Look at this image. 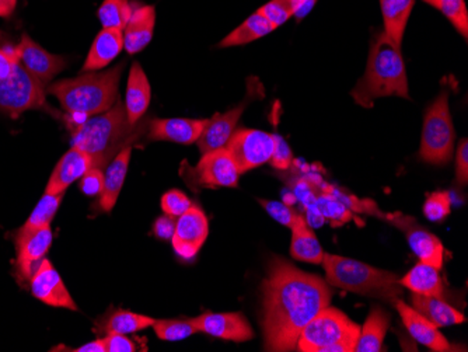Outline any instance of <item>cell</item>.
I'll use <instances>...</instances> for the list:
<instances>
[{
	"label": "cell",
	"instance_id": "cell-1",
	"mask_svg": "<svg viewBox=\"0 0 468 352\" xmlns=\"http://www.w3.org/2000/svg\"><path fill=\"white\" fill-rule=\"evenodd\" d=\"M261 325L267 351H292L307 323L331 304L333 291L317 275L273 259L262 281Z\"/></svg>",
	"mask_w": 468,
	"mask_h": 352
},
{
	"label": "cell",
	"instance_id": "cell-2",
	"mask_svg": "<svg viewBox=\"0 0 468 352\" xmlns=\"http://www.w3.org/2000/svg\"><path fill=\"white\" fill-rule=\"evenodd\" d=\"M147 123L139 121L131 125L123 102L118 100L112 109L101 114L91 115L79 125L69 127L72 148L80 149L90 155L94 167L104 170L115 155L141 138Z\"/></svg>",
	"mask_w": 468,
	"mask_h": 352
},
{
	"label": "cell",
	"instance_id": "cell-3",
	"mask_svg": "<svg viewBox=\"0 0 468 352\" xmlns=\"http://www.w3.org/2000/svg\"><path fill=\"white\" fill-rule=\"evenodd\" d=\"M355 102L370 109L380 97H404L410 100L409 78L401 55V47L393 43L385 33L375 34L370 46L367 70L354 91Z\"/></svg>",
	"mask_w": 468,
	"mask_h": 352
},
{
	"label": "cell",
	"instance_id": "cell-4",
	"mask_svg": "<svg viewBox=\"0 0 468 352\" xmlns=\"http://www.w3.org/2000/svg\"><path fill=\"white\" fill-rule=\"evenodd\" d=\"M125 62L104 72H84L78 78L55 81L47 88V93L57 97L68 114L84 117L101 114L118 101L121 76Z\"/></svg>",
	"mask_w": 468,
	"mask_h": 352
},
{
	"label": "cell",
	"instance_id": "cell-5",
	"mask_svg": "<svg viewBox=\"0 0 468 352\" xmlns=\"http://www.w3.org/2000/svg\"><path fill=\"white\" fill-rule=\"evenodd\" d=\"M322 264L330 285L357 295L393 302L402 293L399 275L335 254L324 253Z\"/></svg>",
	"mask_w": 468,
	"mask_h": 352
},
{
	"label": "cell",
	"instance_id": "cell-6",
	"mask_svg": "<svg viewBox=\"0 0 468 352\" xmlns=\"http://www.w3.org/2000/svg\"><path fill=\"white\" fill-rule=\"evenodd\" d=\"M454 139L456 133L449 109V91L443 89L425 112L418 156L430 165H448L453 157Z\"/></svg>",
	"mask_w": 468,
	"mask_h": 352
},
{
	"label": "cell",
	"instance_id": "cell-7",
	"mask_svg": "<svg viewBox=\"0 0 468 352\" xmlns=\"http://www.w3.org/2000/svg\"><path fill=\"white\" fill-rule=\"evenodd\" d=\"M360 327L344 312L328 304L320 310L302 330L296 347L302 352H323V349L341 341L359 338Z\"/></svg>",
	"mask_w": 468,
	"mask_h": 352
},
{
	"label": "cell",
	"instance_id": "cell-8",
	"mask_svg": "<svg viewBox=\"0 0 468 352\" xmlns=\"http://www.w3.org/2000/svg\"><path fill=\"white\" fill-rule=\"evenodd\" d=\"M31 110L55 112L47 101V89L18 65L12 76L0 80V112L17 118Z\"/></svg>",
	"mask_w": 468,
	"mask_h": 352
},
{
	"label": "cell",
	"instance_id": "cell-9",
	"mask_svg": "<svg viewBox=\"0 0 468 352\" xmlns=\"http://www.w3.org/2000/svg\"><path fill=\"white\" fill-rule=\"evenodd\" d=\"M240 170L229 154L228 149L207 152L202 155L198 165L183 173L189 187L196 188H236L240 178Z\"/></svg>",
	"mask_w": 468,
	"mask_h": 352
},
{
	"label": "cell",
	"instance_id": "cell-10",
	"mask_svg": "<svg viewBox=\"0 0 468 352\" xmlns=\"http://www.w3.org/2000/svg\"><path fill=\"white\" fill-rule=\"evenodd\" d=\"M275 148V135L260 130L234 131L226 149L238 165L240 173L270 162Z\"/></svg>",
	"mask_w": 468,
	"mask_h": 352
},
{
	"label": "cell",
	"instance_id": "cell-11",
	"mask_svg": "<svg viewBox=\"0 0 468 352\" xmlns=\"http://www.w3.org/2000/svg\"><path fill=\"white\" fill-rule=\"evenodd\" d=\"M54 235L51 226H46L33 232H21L16 235V272L20 283H28L31 275L38 267L39 261L48 253Z\"/></svg>",
	"mask_w": 468,
	"mask_h": 352
},
{
	"label": "cell",
	"instance_id": "cell-12",
	"mask_svg": "<svg viewBox=\"0 0 468 352\" xmlns=\"http://www.w3.org/2000/svg\"><path fill=\"white\" fill-rule=\"evenodd\" d=\"M17 48L21 67L46 89L51 85L55 76L67 68L68 60L65 58L49 54L27 34L21 36Z\"/></svg>",
	"mask_w": 468,
	"mask_h": 352
},
{
	"label": "cell",
	"instance_id": "cell-13",
	"mask_svg": "<svg viewBox=\"0 0 468 352\" xmlns=\"http://www.w3.org/2000/svg\"><path fill=\"white\" fill-rule=\"evenodd\" d=\"M207 233L209 223L207 215L199 207L193 205L176 220L175 235L172 238L176 253L184 260L194 259L207 241Z\"/></svg>",
	"mask_w": 468,
	"mask_h": 352
},
{
	"label": "cell",
	"instance_id": "cell-14",
	"mask_svg": "<svg viewBox=\"0 0 468 352\" xmlns=\"http://www.w3.org/2000/svg\"><path fill=\"white\" fill-rule=\"evenodd\" d=\"M388 222L406 233L410 247L420 261L441 268L444 259V249L441 241L432 233L423 229L422 226L409 215L388 214Z\"/></svg>",
	"mask_w": 468,
	"mask_h": 352
},
{
	"label": "cell",
	"instance_id": "cell-15",
	"mask_svg": "<svg viewBox=\"0 0 468 352\" xmlns=\"http://www.w3.org/2000/svg\"><path fill=\"white\" fill-rule=\"evenodd\" d=\"M31 293L34 298L44 302L52 307H63V309L78 310L75 301L70 296L69 291L63 283L59 272L55 270L52 262L47 257L39 261L36 272L31 275L30 281Z\"/></svg>",
	"mask_w": 468,
	"mask_h": 352
},
{
	"label": "cell",
	"instance_id": "cell-16",
	"mask_svg": "<svg viewBox=\"0 0 468 352\" xmlns=\"http://www.w3.org/2000/svg\"><path fill=\"white\" fill-rule=\"evenodd\" d=\"M198 333L212 336L220 340L244 343L252 340L254 331L249 320L241 314H204L193 317Z\"/></svg>",
	"mask_w": 468,
	"mask_h": 352
},
{
	"label": "cell",
	"instance_id": "cell-17",
	"mask_svg": "<svg viewBox=\"0 0 468 352\" xmlns=\"http://www.w3.org/2000/svg\"><path fill=\"white\" fill-rule=\"evenodd\" d=\"M207 123V120L191 118H154L147 123V139L181 144H196Z\"/></svg>",
	"mask_w": 468,
	"mask_h": 352
},
{
	"label": "cell",
	"instance_id": "cell-18",
	"mask_svg": "<svg viewBox=\"0 0 468 352\" xmlns=\"http://www.w3.org/2000/svg\"><path fill=\"white\" fill-rule=\"evenodd\" d=\"M156 25V7L152 5L133 4L130 20L122 30L123 48L130 55L144 51L154 38Z\"/></svg>",
	"mask_w": 468,
	"mask_h": 352
},
{
	"label": "cell",
	"instance_id": "cell-19",
	"mask_svg": "<svg viewBox=\"0 0 468 352\" xmlns=\"http://www.w3.org/2000/svg\"><path fill=\"white\" fill-rule=\"evenodd\" d=\"M93 167L94 160L90 155L78 148H70L55 165L47 184L46 193L65 194L68 187L75 181L80 180Z\"/></svg>",
	"mask_w": 468,
	"mask_h": 352
},
{
	"label": "cell",
	"instance_id": "cell-20",
	"mask_svg": "<svg viewBox=\"0 0 468 352\" xmlns=\"http://www.w3.org/2000/svg\"><path fill=\"white\" fill-rule=\"evenodd\" d=\"M249 101L250 99L244 100L238 107L229 110L225 114H215L214 117L207 120L201 136L197 141L201 155L226 148L229 139L236 131V125H238L241 114L249 106Z\"/></svg>",
	"mask_w": 468,
	"mask_h": 352
},
{
	"label": "cell",
	"instance_id": "cell-21",
	"mask_svg": "<svg viewBox=\"0 0 468 352\" xmlns=\"http://www.w3.org/2000/svg\"><path fill=\"white\" fill-rule=\"evenodd\" d=\"M394 304H396L397 312L401 316L402 323L406 325L410 335L418 343L428 347L432 351H451V343L444 338V336L439 331V327H436L427 317L420 315L414 307L399 301V299H396Z\"/></svg>",
	"mask_w": 468,
	"mask_h": 352
},
{
	"label": "cell",
	"instance_id": "cell-22",
	"mask_svg": "<svg viewBox=\"0 0 468 352\" xmlns=\"http://www.w3.org/2000/svg\"><path fill=\"white\" fill-rule=\"evenodd\" d=\"M133 144H126L109 163L104 173V187L100 194L99 207L101 211L112 212L122 190L123 181L133 156Z\"/></svg>",
	"mask_w": 468,
	"mask_h": 352
},
{
	"label": "cell",
	"instance_id": "cell-23",
	"mask_svg": "<svg viewBox=\"0 0 468 352\" xmlns=\"http://www.w3.org/2000/svg\"><path fill=\"white\" fill-rule=\"evenodd\" d=\"M152 89L146 73L138 62L131 68L128 83H126L125 112L131 125H136L146 114L151 104Z\"/></svg>",
	"mask_w": 468,
	"mask_h": 352
},
{
	"label": "cell",
	"instance_id": "cell-24",
	"mask_svg": "<svg viewBox=\"0 0 468 352\" xmlns=\"http://www.w3.org/2000/svg\"><path fill=\"white\" fill-rule=\"evenodd\" d=\"M122 31L114 28H102L93 44L88 58L84 60L83 72H96L109 67L112 60L122 52Z\"/></svg>",
	"mask_w": 468,
	"mask_h": 352
},
{
	"label": "cell",
	"instance_id": "cell-25",
	"mask_svg": "<svg viewBox=\"0 0 468 352\" xmlns=\"http://www.w3.org/2000/svg\"><path fill=\"white\" fill-rule=\"evenodd\" d=\"M399 285L418 295L436 296L441 299L446 295L441 268L427 262H418L406 277L399 280Z\"/></svg>",
	"mask_w": 468,
	"mask_h": 352
},
{
	"label": "cell",
	"instance_id": "cell-26",
	"mask_svg": "<svg viewBox=\"0 0 468 352\" xmlns=\"http://www.w3.org/2000/svg\"><path fill=\"white\" fill-rule=\"evenodd\" d=\"M292 229L291 254L293 259L310 264H322L324 251L317 236L303 217L297 215Z\"/></svg>",
	"mask_w": 468,
	"mask_h": 352
},
{
	"label": "cell",
	"instance_id": "cell-27",
	"mask_svg": "<svg viewBox=\"0 0 468 352\" xmlns=\"http://www.w3.org/2000/svg\"><path fill=\"white\" fill-rule=\"evenodd\" d=\"M412 307L427 317L436 327H451L465 322L464 315L456 307L436 296L412 295Z\"/></svg>",
	"mask_w": 468,
	"mask_h": 352
},
{
	"label": "cell",
	"instance_id": "cell-28",
	"mask_svg": "<svg viewBox=\"0 0 468 352\" xmlns=\"http://www.w3.org/2000/svg\"><path fill=\"white\" fill-rule=\"evenodd\" d=\"M388 327H390V315L381 307H373L367 322L360 328L355 351L380 352L383 349V343H385Z\"/></svg>",
	"mask_w": 468,
	"mask_h": 352
},
{
	"label": "cell",
	"instance_id": "cell-29",
	"mask_svg": "<svg viewBox=\"0 0 468 352\" xmlns=\"http://www.w3.org/2000/svg\"><path fill=\"white\" fill-rule=\"evenodd\" d=\"M414 6L415 0H380L381 15L385 22L383 33L399 47H401Z\"/></svg>",
	"mask_w": 468,
	"mask_h": 352
},
{
	"label": "cell",
	"instance_id": "cell-30",
	"mask_svg": "<svg viewBox=\"0 0 468 352\" xmlns=\"http://www.w3.org/2000/svg\"><path fill=\"white\" fill-rule=\"evenodd\" d=\"M273 30H275V26L268 22L261 13L255 12L247 18L246 22L241 23L236 30L231 31L226 38H223L219 47L220 48H229V47L246 46L255 39L268 36Z\"/></svg>",
	"mask_w": 468,
	"mask_h": 352
},
{
	"label": "cell",
	"instance_id": "cell-31",
	"mask_svg": "<svg viewBox=\"0 0 468 352\" xmlns=\"http://www.w3.org/2000/svg\"><path fill=\"white\" fill-rule=\"evenodd\" d=\"M315 205L324 220L333 228H339L354 219V212L328 190L327 183H322L320 186V193L315 196Z\"/></svg>",
	"mask_w": 468,
	"mask_h": 352
},
{
	"label": "cell",
	"instance_id": "cell-32",
	"mask_svg": "<svg viewBox=\"0 0 468 352\" xmlns=\"http://www.w3.org/2000/svg\"><path fill=\"white\" fill-rule=\"evenodd\" d=\"M63 194L46 193L39 199L34 211L31 212L25 225L21 226V232H33V230L41 229L46 226H51L52 219L59 209L60 202H62Z\"/></svg>",
	"mask_w": 468,
	"mask_h": 352
},
{
	"label": "cell",
	"instance_id": "cell-33",
	"mask_svg": "<svg viewBox=\"0 0 468 352\" xmlns=\"http://www.w3.org/2000/svg\"><path fill=\"white\" fill-rule=\"evenodd\" d=\"M154 319L144 315L133 314L130 310H117L105 323L107 333L118 335H133L154 325Z\"/></svg>",
	"mask_w": 468,
	"mask_h": 352
},
{
	"label": "cell",
	"instance_id": "cell-34",
	"mask_svg": "<svg viewBox=\"0 0 468 352\" xmlns=\"http://www.w3.org/2000/svg\"><path fill=\"white\" fill-rule=\"evenodd\" d=\"M133 13L131 0H102L97 17L102 28H114L122 31Z\"/></svg>",
	"mask_w": 468,
	"mask_h": 352
},
{
	"label": "cell",
	"instance_id": "cell-35",
	"mask_svg": "<svg viewBox=\"0 0 468 352\" xmlns=\"http://www.w3.org/2000/svg\"><path fill=\"white\" fill-rule=\"evenodd\" d=\"M154 333L163 341H181L198 333L193 319L154 320Z\"/></svg>",
	"mask_w": 468,
	"mask_h": 352
},
{
	"label": "cell",
	"instance_id": "cell-36",
	"mask_svg": "<svg viewBox=\"0 0 468 352\" xmlns=\"http://www.w3.org/2000/svg\"><path fill=\"white\" fill-rule=\"evenodd\" d=\"M435 6L464 38L468 36V12L464 0H435Z\"/></svg>",
	"mask_w": 468,
	"mask_h": 352
},
{
	"label": "cell",
	"instance_id": "cell-37",
	"mask_svg": "<svg viewBox=\"0 0 468 352\" xmlns=\"http://www.w3.org/2000/svg\"><path fill=\"white\" fill-rule=\"evenodd\" d=\"M20 65L17 44L4 31H0V80L9 78Z\"/></svg>",
	"mask_w": 468,
	"mask_h": 352
},
{
	"label": "cell",
	"instance_id": "cell-38",
	"mask_svg": "<svg viewBox=\"0 0 468 352\" xmlns=\"http://www.w3.org/2000/svg\"><path fill=\"white\" fill-rule=\"evenodd\" d=\"M452 199L446 191H436L428 196L423 204V214L431 222H443L451 215Z\"/></svg>",
	"mask_w": 468,
	"mask_h": 352
},
{
	"label": "cell",
	"instance_id": "cell-39",
	"mask_svg": "<svg viewBox=\"0 0 468 352\" xmlns=\"http://www.w3.org/2000/svg\"><path fill=\"white\" fill-rule=\"evenodd\" d=\"M327 188L339 201H343L352 212L372 215V217H378L385 220L386 218H388V214L381 212L380 209L378 208L376 202L370 201V199L356 198V197L351 196V194L343 193L338 187H334L331 184H327Z\"/></svg>",
	"mask_w": 468,
	"mask_h": 352
},
{
	"label": "cell",
	"instance_id": "cell-40",
	"mask_svg": "<svg viewBox=\"0 0 468 352\" xmlns=\"http://www.w3.org/2000/svg\"><path fill=\"white\" fill-rule=\"evenodd\" d=\"M261 13L268 22L276 27L285 25L289 18L293 17V6L292 0H270L267 5L257 10Z\"/></svg>",
	"mask_w": 468,
	"mask_h": 352
},
{
	"label": "cell",
	"instance_id": "cell-41",
	"mask_svg": "<svg viewBox=\"0 0 468 352\" xmlns=\"http://www.w3.org/2000/svg\"><path fill=\"white\" fill-rule=\"evenodd\" d=\"M193 201L180 190H170L162 197V209L165 215L176 218L177 219L181 215L186 214L191 207Z\"/></svg>",
	"mask_w": 468,
	"mask_h": 352
},
{
	"label": "cell",
	"instance_id": "cell-42",
	"mask_svg": "<svg viewBox=\"0 0 468 352\" xmlns=\"http://www.w3.org/2000/svg\"><path fill=\"white\" fill-rule=\"evenodd\" d=\"M260 204L264 207L265 211H267L276 222L282 223L286 228H292V226H293L297 215L294 214L293 209H292L289 205H286L285 202L260 199Z\"/></svg>",
	"mask_w": 468,
	"mask_h": 352
},
{
	"label": "cell",
	"instance_id": "cell-43",
	"mask_svg": "<svg viewBox=\"0 0 468 352\" xmlns=\"http://www.w3.org/2000/svg\"><path fill=\"white\" fill-rule=\"evenodd\" d=\"M292 162H293V155H292L289 144H286L282 136L275 135V148L271 156V165L278 170H288Z\"/></svg>",
	"mask_w": 468,
	"mask_h": 352
},
{
	"label": "cell",
	"instance_id": "cell-44",
	"mask_svg": "<svg viewBox=\"0 0 468 352\" xmlns=\"http://www.w3.org/2000/svg\"><path fill=\"white\" fill-rule=\"evenodd\" d=\"M104 187V170L93 167L80 178V190L84 196H100Z\"/></svg>",
	"mask_w": 468,
	"mask_h": 352
},
{
	"label": "cell",
	"instance_id": "cell-45",
	"mask_svg": "<svg viewBox=\"0 0 468 352\" xmlns=\"http://www.w3.org/2000/svg\"><path fill=\"white\" fill-rule=\"evenodd\" d=\"M105 352H135L138 351V346L126 337V335H118V333H107L104 338Z\"/></svg>",
	"mask_w": 468,
	"mask_h": 352
},
{
	"label": "cell",
	"instance_id": "cell-46",
	"mask_svg": "<svg viewBox=\"0 0 468 352\" xmlns=\"http://www.w3.org/2000/svg\"><path fill=\"white\" fill-rule=\"evenodd\" d=\"M456 180L462 186H465L468 181V141L465 138L460 141L457 148Z\"/></svg>",
	"mask_w": 468,
	"mask_h": 352
},
{
	"label": "cell",
	"instance_id": "cell-47",
	"mask_svg": "<svg viewBox=\"0 0 468 352\" xmlns=\"http://www.w3.org/2000/svg\"><path fill=\"white\" fill-rule=\"evenodd\" d=\"M176 229V218L165 217L157 218L154 225V233L162 240H172Z\"/></svg>",
	"mask_w": 468,
	"mask_h": 352
},
{
	"label": "cell",
	"instance_id": "cell-48",
	"mask_svg": "<svg viewBox=\"0 0 468 352\" xmlns=\"http://www.w3.org/2000/svg\"><path fill=\"white\" fill-rule=\"evenodd\" d=\"M317 4V0H292V6H293V17L297 20H303L313 7Z\"/></svg>",
	"mask_w": 468,
	"mask_h": 352
},
{
	"label": "cell",
	"instance_id": "cell-49",
	"mask_svg": "<svg viewBox=\"0 0 468 352\" xmlns=\"http://www.w3.org/2000/svg\"><path fill=\"white\" fill-rule=\"evenodd\" d=\"M306 222L309 223L310 228H320L324 223V218H323L322 212L318 211L315 202L306 207Z\"/></svg>",
	"mask_w": 468,
	"mask_h": 352
},
{
	"label": "cell",
	"instance_id": "cell-50",
	"mask_svg": "<svg viewBox=\"0 0 468 352\" xmlns=\"http://www.w3.org/2000/svg\"><path fill=\"white\" fill-rule=\"evenodd\" d=\"M76 352H105L104 340L99 338V340L91 341V343L84 344V346L79 347V348L72 349Z\"/></svg>",
	"mask_w": 468,
	"mask_h": 352
},
{
	"label": "cell",
	"instance_id": "cell-51",
	"mask_svg": "<svg viewBox=\"0 0 468 352\" xmlns=\"http://www.w3.org/2000/svg\"><path fill=\"white\" fill-rule=\"evenodd\" d=\"M16 6H17V0H0V17H12Z\"/></svg>",
	"mask_w": 468,
	"mask_h": 352
},
{
	"label": "cell",
	"instance_id": "cell-52",
	"mask_svg": "<svg viewBox=\"0 0 468 352\" xmlns=\"http://www.w3.org/2000/svg\"><path fill=\"white\" fill-rule=\"evenodd\" d=\"M423 2H427L428 5L435 4V0H423Z\"/></svg>",
	"mask_w": 468,
	"mask_h": 352
}]
</instances>
